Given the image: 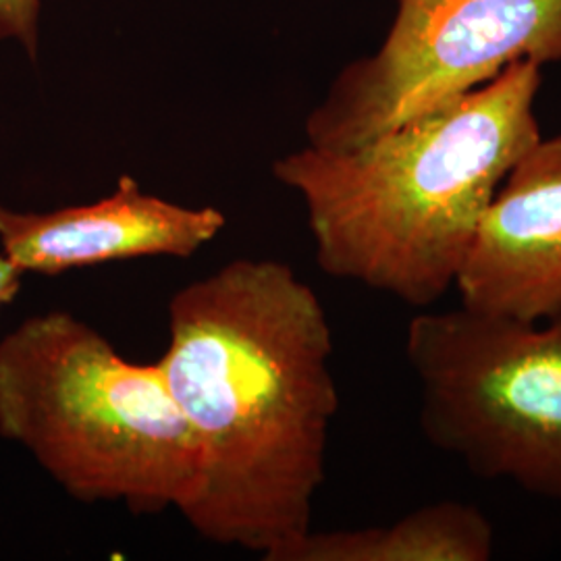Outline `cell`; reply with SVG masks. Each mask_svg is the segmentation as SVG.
I'll return each instance as SVG.
<instances>
[{
  "mask_svg": "<svg viewBox=\"0 0 561 561\" xmlns=\"http://www.w3.org/2000/svg\"><path fill=\"white\" fill-rule=\"evenodd\" d=\"M0 437L85 505L181 514L201 481V445L159 362L127 360L65 310L30 317L0 340Z\"/></svg>",
  "mask_w": 561,
  "mask_h": 561,
  "instance_id": "3",
  "label": "cell"
},
{
  "mask_svg": "<svg viewBox=\"0 0 561 561\" xmlns=\"http://www.w3.org/2000/svg\"><path fill=\"white\" fill-rule=\"evenodd\" d=\"M167 314L159 366L202 458L181 518L285 561L312 530L340 410L321 298L285 262L236 259L178 289Z\"/></svg>",
  "mask_w": 561,
  "mask_h": 561,
  "instance_id": "1",
  "label": "cell"
},
{
  "mask_svg": "<svg viewBox=\"0 0 561 561\" xmlns=\"http://www.w3.org/2000/svg\"><path fill=\"white\" fill-rule=\"evenodd\" d=\"M520 60L561 62V0H400L379 50L343 67L312 108L306 140L358 146Z\"/></svg>",
  "mask_w": 561,
  "mask_h": 561,
  "instance_id": "5",
  "label": "cell"
},
{
  "mask_svg": "<svg viewBox=\"0 0 561 561\" xmlns=\"http://www.w3.org/2000/svg\"><path fill=\"white\" fill-rule=\"evenodd\" d=\"M41 0H0V42L15 41L36 57Z\"/></svg>",
  "mask_w": 561,
  "mask_h": 561,
  "instance_id": "9",
  "label": "cell"
},
{
  "mask_svg": "<svg viewBox=\"0 0 561 561\" xmlns=\"http://www.w3.org/2000/svg\"><path fill=\"white\" fill-rule=\"evenodd\" d=\"M495 530L481 507L443 500L387 526L310 530L285 561H489Z\"/></svg>",
  "mask_w": 561,
  "mask_h": 561,
  "instance_id": "8",
  "label": "cell"
},
{
  "mask_svg": "<svg viewBox=\"0 0 561 561\" xmlns=\"http://www.w3.org/2000/svg\"><path fill=\"white\" fill-rule=\"evenodd\" d=\"M21 277L23 273L0 254V310L9 306L20 294Z\"/></svg>",
  "mask_w": 561,
  "mask_h": 561,
  "instance_id": "10",
  "label": "cell"
},
{
  "mask_svg": "<svg viewBox=\"0 0 561 561\" xmlns=\"http://www.w3.org/2000/svg\"><path fill=\"white\" fill-rule=\"evenodd\" d=\"M542 65L495 80L343 150L304 146L273 164L306 210L322 273L428 310L456 287L482 217L541 138Z\"/></svg>",
  "mask_w": 561,
  "mask_h": 561,
  "instance_id": "2",
  "label": "cell"
},
{
  "mask_svg": "<svg viewBox=\"0 0 561 561\" xmlns=\"http://www.w3.org/2000/svg\"><path fill=\"white\" fill-rule=\"evenodd\" d=\"M456 289L461 306L518 321L561 312V134L541 136L510 169Z\"/></svg>",
  "mask_w": 561,
  "mask_h": 561,
  "instance_id": "6",
  "label": "cell"
},
{
  "mask_svg": "<svg viewBox=\"0 0 561 561\" xmlns=\"http://www.w3.org/2000/svg\"><path fill=\"white\" fill-rule=\"evenodd\" d=\"M422 437L470 474L561 503V312L424 310L405 331Z\"/></svg>",
  "mask_w": 561,
  "mask_h": 561,
  "instance_id": "4",
  "label": "cell"
},
{
  "mask_svg": "<svg viewBox=\"0 0 561 561\" xmlns=\"http://www.w3.org/2000/svg\"><path fill=\"white\" fill-rule=\"evenodd\" d=\"M225 225V215L213 206L164 201L121 175L115 192L92 204L53 213H20L0 204V254L23 275H62L131 259H192Z\"/></svg>",
  "mask_w": 561,
  "mask_h": 561,
  "instance_id": "7",
  "label": "cell"
}]
</instances>
